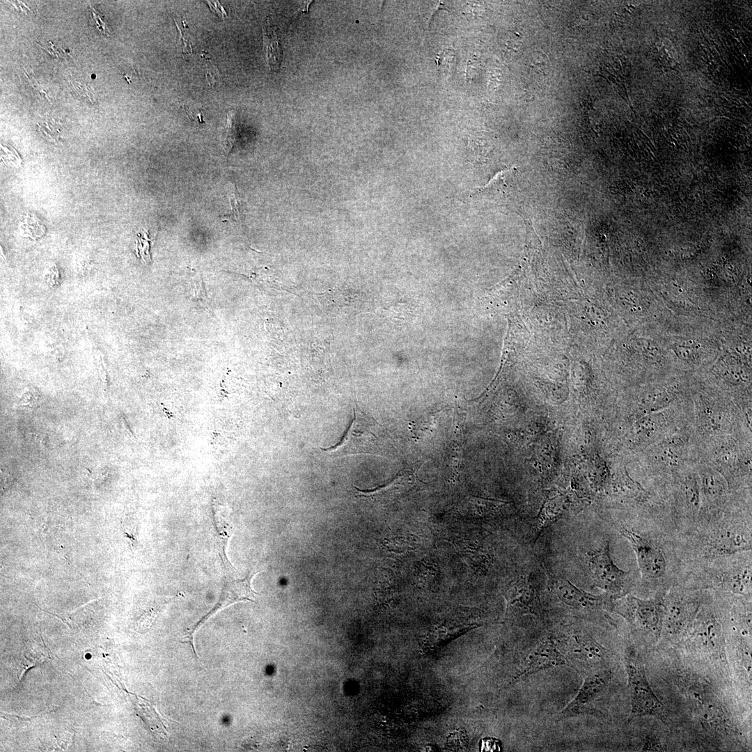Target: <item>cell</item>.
Returning <instances> with one entry per match:
<instances>
[{
    "instance_id": "obj_21",
    "label": "cell",
    "mask_w": 752,
    "mask_h": 752,
    "mask_svg": "<svg viewBox=\"0 0 752 752\" xmlns=\"http://www.w3.org/2000/svg\"><path fill=\"white\" fill-rule=\"evenodd\" d=\"M91 17L93 24L104 36L109 35V29L104 19V15L91 6Z\"/></svg>"
},
{
    "instance_id": "obj_25",
    "label": "cell",
    "mask_w": 752,
    "mask_h": 752,
    "mask_svg": "<svg viewBox=\"0 0 752 752\" xmlns=\"http://www.w3.org/2000/svg\"><path fill=\"white\" fill-rule=\"evenodd\" d=\"M643 751H661L662 747L657 740L653 737L647 738L644 746L643 747Z\"/></svg>"
},
{
    "instance_id": "obj_1",
    "label": "cell",
    "mask_w": 752,
    "mask_h": 752,
    "mask_svg": "<svg viewBox=\"0 0 752 752\" xmlns=\"http://www.w3.org/2000/svg\"><path fill=\"white\" fill-rule=\"evenodd\" d=\"M612 524L634 551L641 574L638 586L651 597L665 596L676 584L680 565L671 530L648 510Z\"/></svg>"
},
{
    "instance_id": "obj_20",
    "label": "cell",
    "mask_w": 752,
    "mask_h": 752,
    "mask_svg": "<svg viewBox=\"0 0 752 752\" xmlns=\"http://www.w3.org/2000/svg\"><path fill=\"white\" fill-rule=\"evenodd\" d=\"M72 91L75 92L79 97L84 98L86 101L90 102H95V97L93 93V88L90 86L81 84L77 82H70Z\"/></svg>"
},
{
    "instance_id": "obj_13",
    "label": "cell",
    "mask_w": 752,
    "mask_h": 752,
    "mask_svg": "<svg viewBox=\"0 0 752 752\" xmlns=\"http://www.w3.org/2000/svg\"><path fill=\"white\" fill-rule=\"evenodd\" d=\"M569 638L568 652L573 659L592 666L603 664L609 659L610 651L586 631H574Z\"/></svg>"
},
{
    "instance_id": "obj_8",
    "label": "cell",
    "mask_w": 752,
    "mask_h": 752,
    "mask_svg": "<svg viewBox=\"0 0 752 752\" xmlns=\"http://www.w3.org/2000/svg\"><path fill=\"white\" fill-rule=\"evenodd\" d=\"M703 590L673 585L664 599L662 632L676 636L688 630L703 602Z\"/></svg>"
},
{
    "instance_id": "obj_6",
    "label": "cell",
    "mask_w": 752,
    "mask_h": 752,
    "mask_svg": "<svg viewBox=\"0 0 752 752\" xmlns=\"http://www.w3.org/2000/svg\"><path fill=\"white\" fill-rule=\"evenodd\" d=\"M624 663L631 705L628 721L644 716L664 721V706L649 684L641 657L632 648H627Z\"/></svg>"
},
{
    "instance_id": "obj_17",
    "label": "cell",
    "mask_w": 752,
    "mask_h": 752,
    "mask_svg": "<svg viewBox=\"0 0 752 752\" xmlns=\"http://www.w3.org/2000/svg\"><path fill=\"white\" fill-rule=\"evenodd\" d=\"M263 33L264 48L268 65L272 70L277 71L282 61V49L275 28L268 18L263 26Z\"/></svg>"
},
{
    "instance_id": "obj_19",
    "label": "cell",
    "mask_w": 752,
    "mask_h": 752,
    "mask_svg": "<svg viewBox=\"0 0 752 752\" xmlns=\"http://www.w3.org/2000/svg\"><path fill=\"white\" fill-rule=\"evenodd\" d=\"M436 62L439 72L449 74L455 65V54L452 49H444L439 53Z\"/></svg>"
},
{
    "instance_id": "obj_4",
    "label": "cell",
    "mask_w": 752,
    "mask_h": 752,
    "mask_svg": "<svg viewBox=\"0 0 752 752\" xmlns=\"http://www.w3.org/2000/svg\"><path fill=\"white\" fill-rule=\"evenodd\" d=\"M353 414L352 422L340 441L320 449L332 457L358 454L382 455L387 446L384 427L356 406Z\"/></svg>"
},
{
    "instance_id": "obj_22",
    "label": "cell",
    "mask_w": 752,
    "mask_h": 752,
    "mask_svg": "<svg viewBox=\"0 0 752 752\" xmlns=\"http://www.w3.org/2000/svg\"><path fill=\"white\" fill-rule=\"evenodd\" d=\"M480 751H500L502 749L501 742L495 737H484L479 742Z\"/></svg>"
},
{
    "instance_id": "obj_26",
    "label": "cell",
    "mask_w": 752,
    "mask_h": 752,
    "mask_svg": "<svg viewBox=\"0 0 752 752\" xmlns=\"http://www.w3.org/2000/svg\"><path fill=\"white\" fill-rule=\"evenodd\" d=\"M662 457L664 460L671 466H674L677 464V456L672 451V449H667L664 451L662 453Z\"/></svg>"
},
{
    "instance_id": "obj_16",
    "label": "cell",
    "mask_w": 752,
    "mask_h": 752,
    "mask_svg": "<svg viewBox=\"0 0 752 752\" xmlns=\"http://www.w3.org/2000/svg\"><path fill=\"white\" fill-rule=\"evenodd\" d=\"M565 510V501L556 498L547 501L537 517L533 537V544L539 538L543 530L562 518Z\"/></svg>"
},
{
    "instance_id": "obj_5",
    "label": "cell",
    "mask_w": 752,
    "mask_h": 752,
    "mask_svg": "<svg viewBox=\"0 0 752 752\" xmlns=\"http://www.w3.org/2000/svg\"><path fill=\"white\" fill-rule=\"evenodd\" d=\"M610 544V538H606L597 547L589 551L586 565L593 584L615 599L629 594L637 581L631 572H625L614 563Z\"/></svg>"
},
{
    "instance_id": "obj_18",
    "label": "cell",
    "mask_w": 752,
    "mask_h": 752,
    "mask_svg": "<svg viewBox=\"0 0 752 752\" xmlns=\"http://www.w3.org/2000/svg\"><path fill=\"white\" fill-rule=\"evenodd\" d=\"M237 126L234 111H230L227 114L226 134L224 136L225 150L227 154L231 151L237 134Z\"/></svg>"
},
{
    "instance_id": "obj_12",
    "label": "cell",
    "mask_w": 752,
    "mask_h": 752,
    "mask_svg": "<svg viewBox=\"0 0 752 752\" xmlns=\"http://www.w3.org/2000/svg\"><path fill=\"white\" fill-rule=\"evenodd\" d=\"M561 666H571L567 657L551 637L541 641L528 654L515 678L526 677L540 671Z\"/></svg>"
},
{
    "instance_id": "obj_11",
    "label": "cell",
    "mask_w": 752,
    "mask_h": 752,
    "mask_svg": "<svg viewBox=\"0 0 752 752\" xmlns=\"http://www.w3.org/2000/svg\"><path fill=\"white\" fill-rule=\"evenodd\" d=\"M503 595L506 600V616L508 618L513 619L525 615L543 618L544 611L540 593L531 578L521 577L510 582L504 590Z\"/></svg>"
},
{
    "instance_id": "obj_10",
    "label": "cell",
    "mask_w": 752,
    "mask_h": 752,
    "mask_svg": "<svg viewBox=\"0 0 752 752\" xmlns=\"http://www.w3.org/2000/svg\"><path fill=\"white\" fill-rule=\"evenodd\" d=\"M612 672L606 668L600 669L588 674L572 700L557 715L556 721L591 714L594 704L602 696L611 678Z\"/></svg>"
},
{
    "instance_id": "obj_3",
    "label": "cell",
    "mask_w": 752,
    "mask_h": 752,
    "mask_svg": "<svg viewBox=\"0 0 752 752\" xmlns=\"http://www.w3.org/2000/svg\"><path fill=\"white\" fill-rule=\"evenodd\" d=\"M752 553L681 561L676 584L691 590L730 594L751 600Z\"/></svg>"
},
{
    "instance_id": "obj_2",
    "label": "cell",
    "mask_w": 752,
    "mask_h": 752,
    "mask_svg": "<svg viewBox=\"0 0 752 752\" xmlns=\"http://www.w3.org/2000/svg\"><path fill=\"white\" fill-rule=\"evenodd\" d=\"M681 561L728 556L751 551V510L705 512L696 524L675 539Z\"/></svg>"
},
{
    "instance_id": "obj_14",
    "label": "cell",
    "mask_w": 752,
    "mask_h": 752,
    "mask_svg": "<svg viewBox=\"0 0 752 752\" xmlns=\"http://www.w3.org/2000/svg\"><path fill=\"white\" fill-rule=\"evenodd\" d=\"M700 488L703 498L707 501L705 512L723 511L728 507V486L725 478L718 472L709 469L700 475Z\"/></svg>"
},
{
    "instance_id": "obj_9",
    "label": "cell",
    "mask_w": 752,
    "mask_h": 752,
    "mask_svg": "<svg viewBox=\"0 0 752 752\" xmlns=\"http://www.w3.org/2000/svg\"><path fill=\"white\" fill-rule=\"evenodd\" d=\"M551 592L568 608L582 614L611 612L613 597L607 593L595 595L572 584L569 580L551 574L546 570Z\"/></svg>"
},
{
    "instance_id": "obj_23",
    "label": "cell",
    "mask_w": 752,
    "mask_h": 752,
    "mask_svg": "<svg viewBox=\"0 0 752 752\" xmlns=\"http://www.w3.org/2000/svg\"><path fill=\"white\" fill-rule=\"evenodd\" d=\"M229 200V205L230 206L231 214L233 218L236 220L240 219L239 204L237 195L235 194V187L234 186L230 189L228 195Z\"/></svg>"
},
{
    "instance_id": "obj_15",
    "label": "cell",
    "mask_w": 752,
    "mask_h": 752,
    "mask_svg": "<svg viewBox=\"0 0 752 752\" xmlns=\"http://www.w3.org/2000/svg\"><path fill=\"white\" fill-rule=\"evenodd\" d=\"M504 504L506 503L501 501L470 497L462 501L456 510L463 516L485 517L494 514Z\"/></svg>"
},
{
    "instance_id": "obj_7",
    "label": "cell",
    "mask_w": 752,
    "mask_h": 752,
    "mask_svg": "<svg viewBox=\"0 0 752 752\" xmlns=\"http://www.w3.org/2000/svg\"><path fill=\"white\" fill-rule=\"evenodd\" d=\"M664 597L645 600L627 594L613 599L612 611L622 616L636 631L657 637L662 630Z\"/></svg>"
},
{
    "instance_id": "obj_27",
    "label": "cell",
    "mask_w": 752,
    "mask_h": 752,
    "mask_svg": "<svg viewBox=\"0 0 752 752\" xmlns=\"http://www.w3.org/2000/svg\"><path fill=\"white\" fill-rule=\"evenodd\" d=\"M10 2L15 6V9L17 10L20 13H24V14L27 15L28 13L31 11V10L27 6V4L22 2V1H10Z\"/></svg>"
},
{
    "instance_id": "obj_24",
    "label": "cell",
    "mask_w": 752,
    "mask_h": 752,
    "mask_svg": "<svg viewBox=\"0 0 752 752\" xmlns=\"http://www.w3.org/2000/svg\"><path fill=\"white\" fill-rule=\"evenodd\" d=\"M185 111L188 117L193 121L201 123L203 120V115L201 111L194 107H185Z\"/></svg>"
}]
</instances>
